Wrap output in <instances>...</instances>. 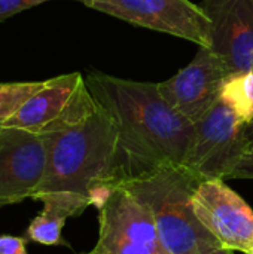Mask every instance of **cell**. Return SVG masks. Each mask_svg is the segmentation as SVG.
<instances>
[{"label": "cell", "instance_id": "cell-1", "mask_svg": "<svg viewBox=\"0 0 253 254\" xmlns=\"http://www.w3.org/2000/svg\"><path fill=\"white\" fill-rule=\"evenodd\" d=\"M85 83L118 129L116 182L160 165H183L194 124L170 106L158 83L91 71Z\"/></svg>", "mask_w": 253, "mask_h": 254}, {"label": "cell", "instance_id": "cell-2", "mask_svg": "<svg viewBox=\"0 0 253 254\" xmlns=\"http://www.w3.org/2000/svg\"><path fill=\"white\" fill-rule=\"evenodd\" d=\"M39 134L48 147V164L31 199L63 195L89 207L106 185L116 182L118 129L85 82L66 112Z\"/></svg>", "mask_w": 253, "mask_h": 254}, {"label": "cell", "instance_id": "cell-3", "mask_svg": "<svg viewBox=\"0 0 253 254\" xmlns=\"http://www.w3.org/2000/svg\"><path fill=\"white\" fill-rule=\"evenodd\" d=\"M118 182L151 211L164 254H201L221 246L194 211L192 196L203 180L185 165H160Z\"/></svg>", "mask_w": 253, "mask_h": 254}, {"label": "cell", "instance_id": "cell-4", "mask_svg": "<svg viewBox=\"0 0 253 254\" xmlns=\"http://www.w3.org/2000/svg\"><path fill=\"white\" fill-rule=\"evenodd\" d=\"M98 208L95 254H164L154 217L119 182L106 185L94 199Z\"/></svg>", "mask_w": 253, "mask_h": 254}, {"label": "cell", "instance_id": "cell-5", "mask_svg": "<svg viewBox=\"0 0 253 254\" xmlns=\"http://www.w3.org/2000/svg\"><path fill=\"white\" fill-rule=\"evenodd\" d=\"M246 125L231 100L222 94L216 104L194 124L183 165L200 180H225L248 150Z\"/></svg>", "mask_w": 253, "mask_h": 254}, {"label": "cell", "instance_id": "cell-6", "mask_svg": "<svg viewBox=\"0 0 253 254\" xmlns=\"http://www.w3.org/2000/svg\"><path fill=\"white\" fill-rule=\"evenodd\" d=\"M88 7L210 48V19L189 0H91Z\"/></svg>", "mask_w": 253, "mask_h": 254}, {"label": "cell", "instance_id": "cell-7", "mask_svg": "<svg viewBox=\"0 0 253 254\" xmlns=\"http://www.w3.org/2000/svg\"><path fill=\"white\" fill-rule=\"evenodd\" d=\"M194 211L203 226L230 250L253 249V210L224 179L203 180L192 196Z\"/></svg>", "mask_w": 253, "mask_h": 254}, {"label": "cell", "instance_id": "cell-8", "mask_svg": "<svg viewBox=\"0 0 253 254\" xmlns=\"http://www.w3.org/2000/svg\"><path fill=\"white\" fill-rule=\"evenodd\" d=\"M48 164L40 134L0 127V208L33 198Z\"/></svg>", "mask_w": 253, "mask_h": 254}, {"label": "cell", "instance_id": "cell-9", "mask_svg": "<svg viewBox=\"0 0 253 254\" xmlns=\"http://www.w3.org/2000/svg\"><path fill=\"white\" fill-rule=\"evenodd\" d=\"M230 76L219 57L210 48L200 46L195 58L158 88L170 106L195 124L222 97Z\"/></svg>", "mask_w": 253, "mask_h": 254}, {"label": "cell", "instance_id": "cell-10", "mask_svg": "<svg viewBox=\"0 0 253 254\" xmlns=\"http://www.w3.org/2000/svg\"><path fill=\"white\" fill-rule=\"evenodd\" d=\"M210 49L231 74L253 71V0H203Z\"/></svg>", "mask_w": 253, "mask_h": 254}, {"label": "cell", "instance_id": "cell-11", "mask_svg": "<svg viewBox=\"0 0 253 254\" xmlns=\"http://www.w3.org/2000/svg\"><path fill=\"white\" fill-rule=\"evenodd\" d=\"M84 82L85 77L78 71L45 80L43 86L27 98L10 118L0 124V127L19 128L39 134L66 112Z\"/></svg>", "mask_w": 253, "mask_h": 254}, {"label": "cell", "instance_id": "cell-12", "mask_svg": "<svg viewBox=\"0 0 253 254\" xmlns=\"http://www.w3.org/2000/svg\"><path fill=\"white\" fill-rule=\"evenodd\" d=\"M37 201L43 204V210L30 222L25 229V238L40 246L69 247V243L61 235L66 220L81 216L88 205L63 195H46Z\"/></svg>", "mask_w": 253, "mask_h": 254}, {"label": "cell", "instance_id": "cell-13", "mask_svg": "<svg viewBox=\"0 0 253 254\" xmlns=\"http://www.w3.org/2000/svg\"><path fill=\"white\" fill-rule=\"evenodd\" d=\"M224 94L231 100L246 124L253 119V71L231 74Z\"/></svg>", "mask_w": 253, "mask_h": 254}, {"label": "cell", "instance_id": "cell-14", "mask_svg": "<svg viewBox=\"0 0 253 254\" xmlns=\"http://www.w3.org/2000/svg\"><path fill=\"white\" fill-rule=\"evenodd\" d=\"M43 86V82L0 83V124L10 118L22 103Z\"/></svg>", "mask_w": 253, "mask_h": 254}, {"label": "cell", "instance_id": "cell-15", "mask_svg": "<svg viewBox=\"0 0 253 254\" xmlns=\"http://www.w3.org/2000/svg\"><path fill=\"white\" fill-rule=\"evenodd\" d=\"M45 1H49V0H0V21H4L10 16L16 15L18 12L34 7ZM76 1H81L88 6V3L91 0H76Z\"/></svg>", "mask_w": 253, "mask_h": 254}, {"label": "cell", "instance_id": "cell-16", "mask_svg": "<svg viewBox=\"0 0 253 254\" xmlns=\"http://www.w3.org/2000/svg\"><path fill=\"white\" fill-rule=\"evenodd\" d=\"M227 179H249L253 180V149H249L243 153L239 162L234 165Z\"/></svg>", "mask_w": 253, "mask_h": 254}, {"label": "cell", "instance_id": "cell-17", "mask_svg": "<svg viewBox=\"0 0 253 254\" xmlns=\"http://www.w3.org/2000/svg\"><path fill=\"white\" fill-rule=\"evenodd\" d=\"M27 244L25 237L0 235V254H27Z\"/></svg>", "mask_w": 253, "mask_h": 254}, {"label": "cell", "instance_id": "cell-18", "mask_svg": "<svg viewBox=\"0 0 253 254\" xmlns=\"http://www.w3.org/2000/svg\"><path fill=\"white\" fill-rule=\"evenodd\" d=\"M246 143H248V150L253 149V119L246 125Z\"/></svg>", "mask_w": 253, "mask_h": 254}, {"label": "cell", "instance_id": "cell-19", "mask_svg": "<svg viewBox=\"0 0 253 254\" xmlns=\"http://www.w3.org/2000/svg\"><path fill=\"white\" fill-rule=\"evenodd\" d=\"M201 254H234L233 253V250H230V249H225V247H215V249H212V250H209V252H206V253H201Z\"/></svg>", "mask_w": 253, "mask_h": 254}, {"label": "cell", "instance_id": "cell-20", "mask_svg": "<svg viewBox=\"0 0 253 254\" xmlns=\"http://www.w3.org/2000/svg\"><path fill=\"white\" fill-rule=\"evenodd\" d=\"M245 254H253V249H252V250H249L248 253H245Z\"/></svg>", "mask_w": 253, "mask_h": 254}, {"label": "cell", "instance_id": "cell-21", "mask_svg": "<svg viewBox=\"0 0 253 254\" xmlns=\"http://www.w3.org/2000/svg\"><path fill=\"white\" fill-rule=\"evenodd\" d=\"M86 254H95V253H92V252H89V253H86Z\"/></svg>", "mask_w": 253, "mask_h": 254}]
</instances>
